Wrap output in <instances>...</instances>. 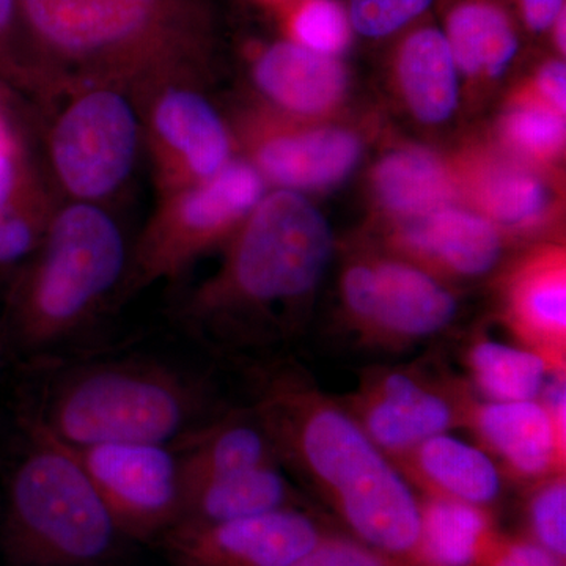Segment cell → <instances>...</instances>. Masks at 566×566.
Wrapping results in <instances>:
<instances>
[{
	"label": "cell",
	"mask_w": 566,
	"mask_h": 566,
	"mask_svg": "<svg viewBox=\"0 0 566 566\" xmlns=\"http://www.w3.org/2000/svg\"><path fill=\"white\" fill-rule=\"evenodd\" d=\"M159 0H22L41 39L69 54L91 55L128 43L150 24Z\"/></svg>",
	"instance_id": "12"
},
{
	"label": "cell",
	"mask_w": 566,
	"mask_h": 566,
	"mask_svg": "<svg viewBox=\"0 0 566 566\" xmlns=\"http://www.w3.org/2000/svg\"><path fill=\"white\" fill-rule=\"evenodd\" d=\"M137 123L117 93L93 92L63 115L54 133L55 167L74 196L95 199L117 188L136 153Z\"/></svg>",
	"instance_id": "11"
},
{
	"label": "cell",
	"mask_w": 566,
	"mask_h": 566,
	"mask_svg": "<svg viewBox=\"0 0 566 566\" xmlns=\"http://www.w3.org/2000/svg\"><path fill=\"white\" fill-rule=\"evenodd\" d=\"M506 322L523 348L553 371L566 370V275L564 256L546 253L524 264L506 292Z\"/></svg>",
	"instance_id": "13"
},
{
	"label": "cell",
	"mask_w": 566,
	"mask_h": 566,
	"mask_svg": "<svg viewBox=\"0 0 566 566\" xmlns=\"http://www.w3.org/2000/svg\"><path fill=\"white\" fill-rule=\"evenodd\" d=\"M474 566H565V562L527 536L504 534L494 527L480 546Z\"/></svg>",
	"instance_id": "33"
},
{
	"label": "cell",
	"mask_w": 566,
	"mask_h": 566,
	"mask_svg": "<svg viewBox=\"0 0 566 566\" xmlns=\"http://www.w3.org/2000/svg\"><path fill=\"white\" fill-rule=\"evenodd\" d=\"M394 464L422 495L452 499L488 510L501 497L504 485L499 464L482 447L449 433L420 442Z\"/></svg>",
	"instance_id": "14"
},
{
	"label": "cell",
	"mask_w": 566,
	"mask_h": 566,
	"mask_svg": "<svg viewBox=\"0 0 566 566\" xmlns=\"http://www.w3.org/2000/svg\"><path fill=\"white\" fill-rule=\"evenodd\" d=\"M294 33L307 50L333 55L348 44V18L334 0H308L294 18Z\"/></svg>",
	"instance_id": "30"
},
{
	"label": "cell",
	"mask_w": 566,
	"mask_h": 566,
	"mask_svg": "<svg viewBox=\"0 0 566 566\" xmlns=\"http://www.w3.org/2000/svg\"><path fill=\"white\" fill-rule=\"evenodd\" d=\"M333 251L323 216L297 193L275 192L253 214L210 303L230 296L256 305L300 300L322 281Z\"/></svg>",
	"instance_id": "5"
},
{
	"label": "cell",
	"mask_w": 566,
	"mask_h": 566,
	"mask_svg": "<svg viewBox=\"0 0 566 566\" xmlns=\"http://www.w3.org/2000/svg\"><path fill=\"white\" fill-rule=\"evenodd\" d=\"M156 128L172 147L185 153L193 172L211 177L229 155V139L216 112L200 96L170 92L156 109Z\"/></svg>",
	"instance_id": "21"
},
{
	"label": "cell",
	"mask_w": 566,
	"mask_h": 566,
	"mask_svg": "<svg viewBox=\"0 0 566 566\" xmlns=\"http://www.w3.org/2000/svg\"><path fill=\"white\" fill-rule=\"evenodd\" d=\"M424 549L433 566H474L493 531L490 510L452 499L419 494Z\"/></svg>",
	"instance_id": "25"
},
{
	"label": "cell",
	"mask_w": 566,
	"mask_h": 566,
	"mask_svg": "<svg viewBox=\"0 0 566 566\" xmlns=\"http://www.w3.org/2000/svg\"><path fill=\"white\" fill-rule=\"evenodd\" d=\"M300 502L279 464H264L188 488L180 523H223L301 506Z\"/></svg>",
	"instance_id": "17"
},
{
	"label": "cell",
	"mask_w": 566,
	"mask_h": 566,
	"mask_svg": "<svg viewBox=\"0 0 566 566\" xmlns=\"http://www.w3.org/2000/svg\"><path fill=\"white\" fill-rule=\"evenodd\" d=\"M290 566H409L359 539L331 528L311 551Z\"/></svg>",
	"instance_id": "31"
},
{
	"label": "cell",
	"mask_w": 566,
	"mask_h": 566,
	"mask_svg": "<svg viewBox=\"0 0 566 566\" xmlns=\"http://www.w3.org/2000/svg\"><path fill=\"white\" fill-rule=\"evenodd\" d=\"M504 132L521 150L549 156L564 145L565 122L557 112L538 104H526L506 115Z\"/></svg>",
	"instance_id": "29"
},
{
	"label": "cell",
	"mask_w": 566,
	"mask_h": 566,
	"mask_svg": "<svg viewBox=\"0 0 566 566\" xmlns=\"http://www.w3.org/2000/svg\"><path fill=\"white\" fill-rule=\"evenodd\" d=\"M527 538L566 562V475L532 483L526 505Z\"/></svg>",
	"instance_id": "28"
},
{
	"label": "cell",
	"mask_w": 566,
	"mask_h": 566,
	"mask_svg": "<svg viewBox=\"0 0 566 566\" xmlns=\"http://www.w3.org/2000/svg\"><path fill=\"white\" fill-rule=\"evenodd\" d=\"M506 474L535 483L564 474L566 464L565 376H553L536 400H472L465 427Z\"/></svg>",
	"instance_id": "10"
},
{
	"label": "cell",
	"mask_w": 566,
	"mask_h": 566,
	"mask_svg": "<svg viewBox=\"0 0 566 566\" xmlns=\"http://www.w3.org/2000/svg\"><path fill=\"white\" fill-rule=\"evenodd\" d=\"M13 11L14 0H0V31L9 25Z\"/></svg>",
	"instance_id": "38"
},
{
	"label": "cell",
	"mask_w": 566,
	"mask_h": 566,
	"mask_svg": "<svg viewBox=\"0 0 566 566\" xmlns=\"http://www.w3.org/2000/svg\"><path fill=\"white\" fill-rule=\"evenodd\" d=\"M262 192V178L252 167L230 164L207 186L186 197L182 222L196 234L214 232L255 207Z\"/></svg>",
	"instance_id": "26"
},
{
	"label": "cell",
	"mask_w": 566,
	"mask_h": 566,
	"mask_svg": "<svg viewBox=\"0 0 566 566\" xmlns=\"http://www.w3.org/2000/svg\"><path fill=\"white\" fill-rule=\"evenodd\" d=\"M556 22H557V31H556L557 44L562 51H565V10L562 11L560 14H558Z\"/></svg>",
	"instance_id": "39"
},
{
	"label": "cell",
	"mask_w": 566,
	"mask_h": 566,
	"mask_svg": "<svg viewBox=\"0 0 566 566\" xmlns=\"http://www.w3.org/2000/svg\"><path fill=\"white\" fill-rule=\"evenodd\" d=\"M465 365L472 385L488 401L536 400L551 376H557L538 354L488 338L469 346Z\"/></svg>",
	"instance_id": "23"
},
{
	"label": "cell",
	"mask_w": 566,
	"mask_h": 566,
	"mask_svg": "<svg viewBox=\"0 0 566 566\" xmlns=\"http://www.w3.org/2000/svg\"><path fill=\"white\" fill-rule=\"evenodd\" d=\"M123 266L125 244L106 212L92 205L63 211L22 303V342L44 346L70 333L118 281Z\"/></svg>",
	"instance_id": "4"
},
{
	"label": "cell",
	"mask_w": 566,
	"mask_h": 566,
	"mask_svg": "<svg viewBox=\"0 0 566 566\" xmlns=\"http://www.w3.org/2000/svg\"><path fill=\"white\" fill-rule=\"evenodd\" d=\"M538 87L547 102L562 114L566 107V70L564 62H551L538 74Z\"/></svg>",
	"instance_id": "35"
},
{
	"label": "cell",
	"mask_w": 566,
	"mask_h": 566,
	"mask_svg": "<svg viewBox=\"0 0 566 566\" xmlns=\"http://www.w3.org/2000/svg\"><path fill=\"white\" fill-rule=\"evenodd\" d=\"M342 294L365 340L394 348L441 333L458 308L455 296L433 275L394 260L353 263Z\"/></svg>",
	"instance_id": "8"
},
{
	"label": "cell",
	"mask_w": 566,
	"mask_h": 566,
	"mask_svg": "<svg viewBox=\"0 0 566 566\" xmlns=\"http://www.w3.org/2000/svg\"><path fill=\"white\" fill-rule=\"evenodd\" d=\"M482 200L497 221L506 226H526L542 216L547 192L534 175L501 169L488 175L483 182Z\"/></svg>",
	"instance_id": "27"
},
{
	"label": "cell",
	"mask_w": 566,
	"mask_h": 566,
	"mask_svg": "<svg viewBox=\"0 0 566 566\" xmlns=\"http://www.w3.org/2000/svg\"><path fill=\"white\" fill-rule=\"evenodd\" d=\"M181 441L178 458L185 491L216 476L281 461L273 439L253 411L189 430Z\"/></svg>",
	"instance_id": "16"
},
{
	"label": "cell",
	"mask_w": 566,
	"mask_h": 566,
	"mask_svg": "<svg viewBox=\"0 0 566 566\" xmlns=\"http://www.w3.org/2000/svg\"><path fill=\"white\" fill-rule=\"evenodd\" d=\"M359 153V142L353 134L319 129L270 142L260 159L266 174L282 185L319 188L344 178Z\"/></svg>",
	"instance_id": "19"
},
{
	"label": "cell",
	"mask_w": 566,
	"mask_h": 566,
	"mask_svg": "<svg viewBox=\"0 0 566 566\" xmlns=\"http://www.w3.org/2000/svg\"><path fill=\"white\" fill-rule=\"evenodd\" d=\"M528 28L545 31L564 11V0H521Z\"/></svg>",
	"instance_id": "36"
},
{
	"label": "cell",
	"mask_w": 566,
	"mask_h": 566,
	"mask_svg": "<svg viewBox=\"0 0 566 566\" xmlns=\"http://www.w3.org/2000/svg\"><path fill=\"white\" fill-rule=\"evenodd\" d=\"M123 538L71 447L32 424L7 488L2 545L14 566H96Z\"/></svg>",
	"instance_id": "2"
},
{
	"label": "cell",
	"mask_w": 566,
	"mask_h": 566,
	"mask_svg": "<svg viewBox=\"0 0 566 566\" xmlns=\"http://www.w3.org/2000/svg\"><path fill=\"white\" fill-rule=\"evenodd\" d=\"M471 387L422 365L374 368L345 408L385 455L395 461L433 436L464 428Z\"/></svg>",
	"instance_id": "6"
},
{
	"label": "cell",
	"mask_w": 566,
	"mask_h": 566,
	"mask_svg": "<svg viewBox=\"0 0 566 566\" xmlns=\"http://www.w3.org/2000/svg\"><path fill=\"white\" fill-rule=\"evenodd\" d=\"M73 450L123 536L159 542L180 523L185 483L180 458L170 447L102 444Z\"/></svg>",
	"instance_id": "7"
},
{
	"label": "cell",
	"mask_w": 566,
	"mask_h": 566,
	"mask_svg": "<svg viewBox=\"0 0 566 566\" xmlns=\"http://www.w3.org/2000/svg\"><path fill=\"white\" fill-rule=\"evenodd\" d=\"M406 251L449 274L476 277L490 273L501 259V238L480 216L439 210L411 219L401 232Z\"/></svg>",
	"instance_id": "15"
},
{
	"label": "cell",
	"mask_w": 566,
	"mask_h": 566,
	"mask_svg": "<svg viewBox=\"0 0 566 566\" xmlns=\"http://www.w3.org/2000/svg\"><path fill=\"white\" fill-rule=\"evenodd\" d=\"M14 185V169L13 163L9 158V155H0V221L3 219V211H6L7 203L13 191Z\"/></svg>",
	"instance_id": "37"
},
{
	"label": "cell",
	"mask_w": 566,
	"mask_h": 566,
	"mask_svg": "<svg viewBox=\"0 0 566 566\" xmlns=\"http://www.w3.org/2000/svg\"><path fill=\"white\" fill-rule=\"evenodd\" d=\"M7 137L6 134H3L2 126H0V155H6L7 153Z\"/></svg>",
	"instance_id": "40"
},
{
	"label": "cell",
	"mask_w": 566,
	"mask_h": 566,
	"mask_svg": "<svg viewBox=\"0 0 566 566\" xmlns=\"http://www.w3.org/2000/svg\"><path fill=\"white\" fill-rule=\"evenodd\" d=\"M450 51L464 73L499 76L515 57L517 39L509 18L486 3H465L449 18Z\"/></svg>",
	"instance_id": "24"
},
{
	"label": "cell",
	"mask_w": 566,
	"mask_h": 566,
	"mask_svg": "<svg viewBox=\"0 0 566 566\" xmlns=\"http://www.w3.org/2000/svg\"><path fill=\"white\" fill-rule=\"evenodd\" d=\"M200 408L191 381L163 365H93L57 387L36 422L73 449L167 444L188 433Z\"/></svg>",
	"instance_id": "3"
},
{
	"label": "cell",
	"mask_w": 566,
	"mask_h": 566,
	"mask_svg": "<svg viewBox=\"0 0 566 566\" xmlns=\"http://www.w3.org/2000/svg\"><path fill=\"white\" fill-rule=\"evenodd\" d=\"M256 82L271 98L301 114L329 109L345 88V71L331 55L279 43L259 61Z\"/></svg>",
	"instance_id": "18"
},
{
	"label": "cell",
	"mask_w": 566,
	"mask_h": 566,
	"mask_svg": "<svg viewBox=\"0 0 566 566\" xmlns=\"http://www.w3.org/2000/svg\"><path fill=\"white\" fill-rule=\"evenodd\" d=\"M33 229L31 223L22 218H7L3 216L0 221V264L18 262L22 256L31 252Z\"/></svg>",
	"instance_id": "34"
},
{
	"label": "cell",
	"mask_w": 566,
	"mask_h": 566,
	"mask_svg": "<svg viewBox=\"0 0 566 566\" xmlns=\"http://www.w3.org/2000/svg\"><path fill=\"white\" fill-rule=\"evenodd\" d=\"M329 531L292 506L223 523H178L159 543L174 566H290Z\"/></svg>",
	"instance_id": "9"
},
{
	"label": "cell",
	"mask_w": 566,
	"mask_h": 566,
	"mask_svg": "<svg viewBox=\"0 0 566 566\" xmlns=\"http://www.w3.org/2000/svg\"><path fill=\"white\" fill-rule=\"evenodd\" d=\"M433 0H352L349 18L365 36H386L403 28Z\"/></svg>",
	"instance_id": "32"
},
{
	"label": "cell",
	"mask_w": 566,
	"mask_h": 566,
	"mask_svg": "<svg viewBox=\"0 0 566 566\" xmlns=\"http://www.w3.org/2000/svg\"><path fill=\"white\" fill-rule=\"evenodd\" d=\"M253 412L346 534L409 566H433L415 488L349 415L292 368L260 379Z\"/></svg>",
	"instance_id": "1"
},
{
	"label": "cell",
	"mask_w": 566,
	"mask_h": 566,
	"mask_svg": "<svg viewBox=\"0 0 566 566\" xmlns=\"http://www.w3.org/2000/svg\"><path fill=\"white\" fill-rule=\"evenodd\" d=\"M398 73L406 99L420 120L441 123L457 109V63L441 32L423 29L409 36Z\"/></svg>",
	"instance_id": "20"
},
{
	"label": "cell",
	"mask_w": 566,
	"mask_h": 566,
	"mask_svg": "<svg viewBox=\"0 0 566 566\" xmlns=\"http://www.w3.org/2000/svg\"><path fill=\"white\" fill-rule=\"evenodd\" d=\"M375 185L386 207L409 219L444 210L452 199L446 167L424 150L386 156L376 169Z\"/></svg>",
	"instance_id": "22"
}]
</instances>
